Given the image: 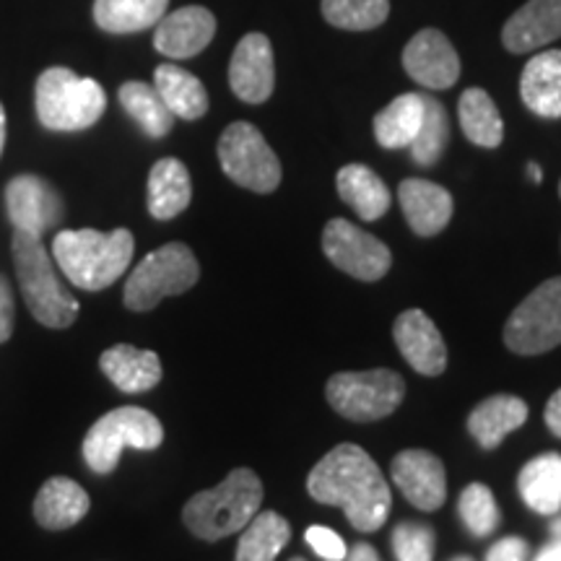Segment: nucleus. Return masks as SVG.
Masks as SVG:
<instances>
[{
	"instance_id": "nucleus-20",
	"label": "nucleus",
	"mask_w": 561,
	"mask_h": 561,
	"mask_svg": "<svg viewBox=\"0 0 561 561\" xmlns=\"http://www.w3.org/2000/svg\"><path fill=\"white\" fill-rule=\"evenodd\" d=\"M89 507L91 500L81 483L55 476L42 483L37 500H34V520L47 530H68L89 515Z\"/></svg>"
},
{
	"instance_id": "nucleus-22",
	"label": "nucleus",
	"mask_w": 561,
	"mask_h": 561,
	"mask_svg": "<svg viewBox=\"0 0 561 561\" xmlns=\"http://www.w3.org/2000/svg\"><path fill=\"white\" fill-rule=\"evenodd\" d=\"M100 367L110 377V382L128 396L157 388L161 380L159 356L153 351L130 346V343H117V346L104 351L100 356Z\"/></svg>"
},
{
	"instance_id": "nucleus-11",
	"label": "nucleus",
	"mask_w": 561,
	"mask_h": 561,
	"mask_svg": "<svg viewBox=\"0 0 561 561\" xmlns=\"http://www.w3.org/2000/svg\"><path fill=\"white\" fill-rule=\"evenodd\" d=\"M322 250L335 268L359 280H380L390 271L392 255L385 242L346 219H333L322 229Z\"/></svg>"
},
{
	"instance_id": "nucleus-34",
	"label": "nucleus",
	"mask_w": 561,
	"mask_h": 561,
	"mask_svg": "<svg viewBox=\"0 0 561 561\" xmlns=\"http://www.w3.org/2000/svg\"><path fill=\"white\" fill-rule=\"evenodd\" d=\"M447 140H450V117H447V110L434 96H424V121H421L419 136L409 146L413 161L421 167H434L442 153H445Z\"/></svg>"
},
{
	"instance_id": "nucleus-32",
	"label": "nucleus",
	"mask_w": 561,
	"mask_h": 561,
	"mask_svg": "<svg viewBox=\"0 0 561 561\" xmlns=\"http://www.w3.org/2000/svg\"><path fill=\"white\" fill-rule=\"evenodd\" d=\"M291 538V525L278 512H261L244 525L234 561H276Z\"/></svg>"
},
{
	"instance_id": "nucleus-44",
	"label": "nucleus",
	"mask_w": 561,
	"mask_h": 561,
	"mask_svg": "<svg viewBox=\"0 0 561 561\" xmlns=\"http://www.w3.org/2000/svg\"><path fill=\"white\" fill-rule=\"evenodd\" d=\"M528 174H530V180H533V182H541V180H543L541 167H538L536 161H530V164H528Z\"/></svg>"
},
{
	"instance_id": "nucleus-12",
	"label": "nucleus",
	"mask_w": 561,
	"mask_h": 561,
	"mask_svg": "<svg viewBox=\"0 0 561 561\" xmlns=\"http://www.w3.org/2000/svg\"><path fill=\"white\" fill-rule=\"evenodd\" d=\"M5 210H9L13 229L39 237V240L45 237V231L58 227L62 214H66L58 191L37 174H19L9 182Z\"/></svg>"
},
{
	"instance_id": "nucleus-24",
	"label": "nucleus",
	"mask_w": 561,
	"mask_h": 561,
	"mask_svg": "<svg viewBox=\"0 0 561 561\" xmlns=\"http://www.w3.org/2000/svg\"><path fill=\"white\" fill-rule=\"evenodd\" d=\"M193 182L180 159H159L149 174V214L159 221H170L191 206Z\"/></svg>"
},
{
	"instance_id": "nucleus-17",
	"label": "nucleus",
	"mask_w": 561,
	"mask_h": 561,
	"mask_svg": "<svg viewBox=\"0 0 561 561\" xmlns=\"http://www.w3.org/2000/svg\"><path fill=\"white\" fill-rule=\"evenodd\" d=\"M216 34V16L203 5H185L164 16L153 32V47L172 60H187L206 50Z\"/></svg>"
},
{
	"instance_id": "nucleus-33",
	"label": "nucleus",
	"mask_w": 561,
	"mask_h": 561,
	"mask_svg": "<svg viewBox=\"0 0 561 561\" xmlns=\"http://www.w3.org/2000/svg\"><path fill=\"white\" fill-rule=\"evenodd\" d=\"M322 16L335 30L369 32L390 16V0H322Z\"/></svg>"
},
{
	"instance_id": "nucleus-41",
	"label": "nucleus",
	"mask_w": 561,
	"mask_h": 561,
	"mask_svg": "<svg viewBox=\"0 0 561 561\" xmlns=\"http://www.w3.org/2000/svg\"><path fill=\"white\" fill-rule=\"evenodd\" d=\"M343 561H382V559L377 557V551L371 549L369 543H356L354 549L346 553V559Z\"/></svg>"
},
{
	"instance_id": "nucleus-14",
	"label": "nucleus",
	"mask_w": 561,
	"mask_h": 561,
	"mask_svg": "<svg viewBox=\"0 0 561 561\" xmlns=\"http://www.w3.org/2000/svg\"><path fill=\"white\" fill-rule=\"evenodd\" d=\"M403 68L424 89H450L460 79V58L450 39L437 30L413 34L403 50Z\"/></svg>"
},
{
	"instance_id": "nucleus-1",
	"label": "nucleus",
	"mask_w": 561,
	"mask_h": 561,
	"mask_svg": "<svg viewBox=\"0 0 561 561\" xmlns=\"http://www.w3.org/2000/svg\"><path fill=\"white\" fill-rule=\"evenodd\" d=\"M307 491L314 502L346 512L356 530H380L390 515V486L375 460L359 445L333 447L307 476Z\"/></svg>"
},
{
	"instance_id": "nucleus-6",
	"label": "nucleus",
	"mask_w": 561,
	"mask_h": 561,
	"mask_svg": "<svg viewBox=\"0 0 561 561\" xmlns=\"http://www.w3.org/2000/svg\"><path fill=\"white\" fill-rule=\"evenodd\" d=\"M164 442V426L151 411L138 405H123L96 419L83 437V460L94 473L107 476L117 468L125 447L157 450Z\"/></svg>"
},
{
	"instance_id": "nucleus-36",
	"label": "nucleus",
	"mask_w": 561,
	"mask_h": 561,
	"mask_svg": "<svg viewBox=\"0 0 561 561\" xmlns=\"http://www.w3.org/2000/svg\"><path fill=\"white\" fill-rule=\"evenodd\" d=\"M398 561H434V530L421 523H401L392 530Z\"/></svg>"
},
{
	"instance_id": "nucleus-35",
	"label": "nucleus",
	"mask_w": 561,
	"mask_h": 561,
	"mask_svg": "<svg viewBox=\"0 0 561 561\" xmlns=\"http://www.w3.org/2000/svg\"><path fill=\"white\" fill-rule=\"evenodd\" d=\"M458 512L466 528L479 538L494 533L496 525H500V507H496L491 489L483 486V483H471V486L462 491Z\"/></svg>"
},
{
	"instance_id": "nucleus-47",
	"label": "nucleus",
	"mask_w": 561,
	"mask_h": 561,
	"mask_svg": "<svg viewBox=\"0 0 561 561\" xmlns=\"http://www.w3.org/2000/svg\"><path fill=\"white\" fill-rule=\"evenodd\" d=\"M291 561H305V559H291Z\"/></svg>"
},
{
	"instance_id": "nucleus-48",
	"label": "nucleus",
	"mask_w": 561,
	"mask_h": 561,
	"mask_svg": "<svg viewBox=\"0 0 561 561\" xmlns=\"http://www.w3.org/2000/svg\"><path fill=\"white\" fill-rule=\"evenodd\" d=\"M559 195H561V182H559Z\"/></svg>"
},
{
	"instance_id": "nucleus-37",
	"label": "nucleus",
	"mask_w": 561,
	"mask_h": 561,
	"mask_svg": "<svg viewBox=\"0 0 561 561\" xmlns=\"http://www.w3.org/2000/svg\"><path fill=\"white\" fill-rule=\"evenodd\" d=\"M305 538L320 559H325V561H343V559H346L348 549H346V543H343V538L335 530L322 528V525H312V528H307Z\"/></svg>"
},
{
	"instance_id": "nucleus-45",
	"label": "nucleus",
	"mask_w": 561,
	"mask_h": 561,
	"mask_svg": "<svg viewBox=\"0 0 561 561\" xmlns=\"http://www.w3.org/2000/svg\"><path fill=\"white\" fill-rule=\"evenodd\" d=\"M551 536H553V538H561V512H557V517H553V523H551Z\"/></svg>"
},
{
	"instance_id": "nucleus-7",
	"label": "nucleus",
	"mask_w": 561,
	"mask_h": 561,
	"mask_svg": "<svg viewBox=\"0 0 561 561\" xmlns=\"http://www.w3.org/2000/svg\"><path fill=\"white\" fill-rule=\"evenodd\" d=\"M201 278V265L193 250L182 242H170L149 252L125 280L123 301L133 312H149L161 299L178 297L193 289Z\"/></svg>"
},
{
	"instance_id": "nucleus-40",
	"label": "nucleus",
	"mask_w": 561,
	"mask_h": 561,
	"mask_svg": "<svg viewBox=\"0 0 561 561\" xmlns=\"http://www.w3.org/2000/svg\"><path fill=\"white\" fill-rule=\"evenodd\" d=\"M543 419H546V426H549L553 437L561 439V390H557L549 398V403H546Z\"/></svg>"
},
{
	"instance_id": "nucleus-18",
	"label": "nucleus",
	"mask_w": 561,
	"mask_h": 561,
	"mask_svg": "<svg viewBox=\"0 0 561 561\" xmlns=\"http://www.w3.org/2000/svg\"><path fill=\"white\" fill-rule=\"evenodd\" d=\"M561 37V0H528L512 13L502 42L512 55L536 53Z\"/></svg>"
},
{
	"instance_id": "nucleus-15",
	"label": "nucleus",
	"mask_w": 561,
	"mask_h": 561,
	"mask_svg": "<svg viewBox=\"0 0 561 561\" xmlns=\"http://www.w3.org/2000/svg\"><path fill=\"white\" fill-rule=\"evenodd\" d=\"M392 483L416 510L434 512L447 500V476L437 455L426 450H403L392 458Z\"/></svg>"
},
{
	"instance_id": "nucleus-16",
	"label": "nucleus",
	"mask_w": 561,
	"mask_h": 561,
	"mask_svg": "<svg viewBox=\"0 0 561 561\" xmlns=\"http://www.w3.org/2000/svg\"><path fill=\"white\" fill-rule=\"evenodd\" d=\"M392 339L403 359L411 364L419 375L439 377L447 369V346L432 318L421 310H409L398 314L392 325Z\"/></svg>"
},
{
	"instance_id": "nucleus-25",
	"label": "nucleus",
	"mask_w": 561,
	"mask_h": 561,
	"mask_svg": "<svg viewBox=\"0 0 561 561\" xmlns=\"http://www.w3.org/2000/svg\"><path fill=\"white\" fill-rule=\"evenodd\" d=\"M335 187H339L341 201L359 214L364 221L382 219L390 210L392 195L388 185L364 164H346L335 174Z\"/></svg>"
},
{
	"instance_id": "nucleus-8",
	"label": "nucleus",
	"mask_w": 561,
	"mask_h": 561,
	"mask_svg": "<svg viewBox=\"0 0 561 561\" xmlns=\"http://www.w3.org/2000/svg\"><path fill=\"white\" fill-rule=\"evenodd\" d=\"M405 382L392 369L341 371L325 385V398L335 413L348 421H380L398 409Z\"/></svg>"
},
{
	"instance_id": "nucleus-2",
	"label": "nucleus",
	"mask_w": 561,
	"mask_h": 561,
	"mask_svg": "<svg viewBox=\"0 0 561 561\" xmlns=\"http://www.w3.org/2000/svg\"><path fill=\"white\" fill-rule=\"evenodd\" d=\"M136 240L128 229H62L55 234L53 257L76 289L102 291L125 276Z\"/></svg>"
},
{
	"instance_id": "nucleus-31",
	"label": "nucleus",
	"mask_w": 561,
	"mask_h": 561,
	"mask_svg": "<svg viewBox=\"0 0 561 561\" xmlns=\"http://www.w3.org/2000/svg\"><path fill=\"white\" fill-rule=\"evenodd\" d=\"M117 96H121L123 110L140 125V130H144L146 136L151 138L170 136L174 115L164 104V100L159 96V91L153 83L128 81L123 83L121 91H117Z\"/></svg>"
},
{
	"instance_id": "nucleus-5",
	"label": "nucleus",
	"mask_w": 561,
	"mask_h": 561,
	"mask_svg": "<svg viewBox=\"0 0 561 561\" xmlns=\"http://www.w3.org/2000/svg\"><path fill=\"white\" fill-rule=\"evenodd\" d=\"M37 117L47 130H87L107 110V94L94 79L68 68H47L37 79Z\"/></svg>"
},
{
	"instance_id": "nucleus-3",
	"label": "nucleus",
	"mask_w": 561,
	"mask_h": 561,
	"mask_svg": "<svg viewBox=\"0 0 561 561\" xmlns=\"http://www.w3.org/2000/svg\"><path fill=\"white\" fill-rule=\"evenodd\" d=\"M263 502V483L250 468H234L216 489L201 491L187 500L182 520L201 541H221L244 530Z\"/></svg>"
},
{
	"instance_id": "nucleus-43",
	"label": "nucleus",
	"mask_w": 561,
	"mask_h": 561,
	"mask_svg": "<svg viewBox=\"0 0 561 561\" xmlns=\"http://www.w3.org/2000/svg\"><path fill=\"white\" fill-rule=\"evenodd\" d=\"M3 149H5V110L3 104H0V157H3Z\"/></svg>"
},
{
	"instance_id": "nucleus-42",
	"label": "nucleus",
	"mask_w": 561,
	"mask_h": 561,
	"mask_svg": "<svg viewBox=\"0 0 561 561\" xmlns=\"http://www.w3.org/2000/svg\"><path fill=\"white\" fill-rule=\"evenodd\" d=\"M536 561H561V538L546 546V549L536 557Z\"/></svg>"
},
{
	"instance_id": "nucleus-29",
	"label": "nucleus",
	"mask_w": 561,
	"mask_h": 561,
	"mask_svg": "<svg viewBox=\"0 0 561 561\" xmlns=\"http://www.w3.org/2000/svg\"><path fill=\"white\" fill-rule=\"evenodd\" d=\"M170 0H96L94 21L110 34H133L157 26Z\"/></svg>"
},
{
	"instance_id": "nucleus-10",
	"label": "nucleus",
	"mask_w": 561,
	"mask_h": 561,
	"mask_svg": "<svg viewBox=\"0 0 561 561\" xmlns=\"http://www.w3.org/2000/svg\"><path fill=\"white\" fill-rule=\"evenodd\" d=\"M502 339L520 356H538L561 346V276L543 280L517 305Z\"/></svg>"
},
{
	"instance_id": "nucleus-28",
	"label": "nucleus",
	"mask_w": 561,
	"mask_h": 561,
	"mask_svg": "<svg viewBox=\"0 0 561 561\" xmlns=\"http://www.w3.org/2000/svg\"><path fill=\"white\" fill-rule=\"evenodd\" d=\"M424 121V94H401L375 115V138L382 149H409Z\"/></svg>"
},
{
	"instance_id": "nucleus-21",
	"label": "nucleus",
	"mask_w": 561,
	"mask_h": 561,
	"mask_svg": "<svg viewBox=\"0 0 561 561\" xmlns=\"http://www.w3.org/2000/svg\"><path fill=\"white\" fill-rule=\"evenodd\" d=\"M520 96L533 115L561 117V50H543L525 62Z\"/></svg>"
},
{
	"instance_id": "nucleus-19",
	"label": "nucleus",
	"mask_w": 561,
	"mask_h": 561,
	"mask_svg": "<svg viewBox=\"0 0 561 561\" xmlns=\"http://www.w3.org/2000/svg\"><path fill=\"white\" fill-rule=\"evenodd\" d=\"M398 201H401L405 221L419 237L439 234L453 219V195L430 180H403L398 187Z\"/></svg>"
},
{
	"instance_id": "nucleus-9",
	"label": "nucleus",
	"mask_w": 561,
	"mask_h": 561,
	"mask_svg": "<svg viewBox=\"0 0 561 561\" xmlns=\"http://www.w3.org/2000/svg\"><path fill=\"white\" fill-rule=\"evenodd\" d=\"M221 170L252 193H273L280 185V161L252 123H231L219 138Z\"/></svg>"
},
{
	"instance_id": "nucleus-13",
	"label": "nucleus",
	"mask_w": 561,
	"mask_h": 561,
	"mask_svg": "<svg viewBox=\"0 0 561 561\" xmlns=\"http://www.w3.org/2000/svg\"><path fill=\"white\" fill-rule=\"evenodd\" d=\"M229 87L234 96L248 104H263L271 100L276 87V66H273L271 39L261 32L244 34L234 47L229 62Z\"/></svg>"
},
{
	"instance_id": "nucleus-26",
	"label": "nucleus",
	"mask_w": 561,
	"mask_h": 561,
	"mask_svg": "<svg viewBox=\"0 0 561 561\" xmlns=\"http://www.w3.org/2000/svg\"><path fill=\"white\" fill-rule=\"evenodd\" d=\"M153 87H157L159 96L164 100L174 117H182V121H201L208 112L206 87H203L201 79H195L193 73L174 66V62H164V66L157 68V73H153Z\"/></svg>"
},
{
	"instance_id": "nucleus-23",
	"label": "nucleus",
	"mask_w": 561,
	"mask_h": 561,
	"mask_svg": "<svg viewBox=\"0 0 561 561\" xmlns=\"http://www.w3.org/2000/svg\"><path fill=\"white\" fill-rule=\"evenodd\" d=\"M528 421V405L517 396H491L481 401L468 416V432L483 450L500 447L504 437Z\"/></svg>"
},
{
	"instance_id": "nucleus-4",
	"label": "nucleus",
	"mask_w": 561,
	"mask_h": 561,
	"mask_svg": "<svg viewBox=\"0 0 561 561\" xmlns=\"http://www.w3.org/2000/svg\"><path fill=\"white\" fill-rule=\"evenodd\" d=\"M11 252L21 294H24L34 320L45 328H53V331H66L73 325L79 318V299L68 291V286L55 273L53 255H47L39 237L16 229Z\"/></svg>"
},
{
	"instance_id": "nucleus-46",
	"label": "nucleus",
	"mask_w": 561,
	"mask_h": 561,
	"mask_svg": "<svg viewBox=\"0 0 561 561\" xmlns=\"http://www.w3.org/2000/svg\"><path fill=\"white\" fill-rule=\"evenodd\" d=\"M453 561H473V559H468V557H458V559H453Z\"/></svg>"
},
{
	"instance_id": "nucleus-27",
	"label": "nucleus",
	"mask_w": 561,
	"mask_h": 561,
	"mask_svg": "<svg viewBox=\"0 0 561 561\" xmlns=\"http://www.w3.org/2000/svg\"><path fill=\"white\" fill-rule=\"evenodd\" d=\"M523 502L538 515H557L561 510V455L546 453L525 462L517 476Z\"/></svg>"
},
{
	"instance_id": "nucleus-38",
	"label": "nucleus",
	"mask_w": 561,
	"mask_h": 561,
	"mask_svg": "<svg viewBox=\"0 0 561 561\" xmlns=\"http://www.w3.org/2000/svg\"><path fill=\"white\" fill-rule=\"evenodd\" d=\"M13 322H16V301H13L11 280L0 276V343L13 335Z\"/></svg>"
},
{
	"instance_id": "nucleus-30",
	"label": "nucleus",
	"mask_w": 561,
	"mask_h": 561,
	"mask_svg": "<svg viewBox=\"0 0 561 561\" xmlns=\"http://www.w3.org/2000/svg\"><path fill=\"white\" fill-rule=\"evenodd\" d=\"M458 117L462 133L473 146L496 149L504 138V123L496 104L483 89H466L458 102Z\"/></svg>"
},
{
	"instance_id": "nucleus-39",
	"label": "nucleus",
	"mask_w": 561,
	"mask_h": 561,
	"mask_svg": "<svg viewBox=\"0 0 561 561\" xmlns=\"http://www.w3.org/2000/svg\"><path fill=\"white\" fill-rule=\"evenodd\" d=\"M528 559V543L523 538H502L486 553V561H525Z\"/></svg>"
}]
</instances>
